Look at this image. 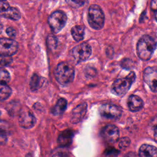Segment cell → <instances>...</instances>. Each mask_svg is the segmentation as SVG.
Instances as JSON below:
<instances>
[{
  "label": "cell",
  "instance_id": "obj_1",
  "mask_svg": "<svg viewBox=\"0 0 157 157\" xmlns=\"http://www.w3.org/2000/svg\"><path fill=\"white\" fill-rule=\"evenodd\" d=\"M156 47L155 40L149 35H144L137 44V54L144 61L149 60Z\"/></svg>",
  "mask_w": 157,
  "mask_h": 157
},
{
  "label": "cell",
  "instance_id": "obj_2",
  "mask_svg": "<svg viewBox=\"0 0 157 157\" xmlns=\"http://www.w3.org/2000/svg\"><path fill=\"white\" fill-rule=\"evenodd\" d=\"M54 75L57 82L62 85L71 83L74 78L75 71L74 67L67 62L59 63L54 71Z\"/></svg>",
  "mask_w": 157,
  "mask_h": 157
},
{
  "label": "cell",
  "instance_id": "obj_3",
  "mask_svg": "<svg viewBox=\"0 0 157 157\" xmlns=\"http://www.w3.org/2000/svg\"><path fill=\"white\" fill-rule=\"evenodd\" d=\"M104 13L100 6L91 5L88 12V22L90 26L96 30H99L104 26Z\"/></svg>",
  "mask_w": 157,
  "mask_h": 157
},
{
  "label": "cell",
  "instance_id": "obj_4",
  "mask_svg": "<svg viewBox=\"0 0 157 157\" xmlns=\"http://www.w3.org/2000/svg\"><path fill=\"white\" fill-rule=\"evenodd\" d=\"M136 79L135 73L131 71L126 77L117 78L112 85V91L118 96L124 95Z\"/></svg>",
  "mask_w": 157,
  "mask_h": 157
},
{
  "label": "cell",
  "instance_id": "obj_5",
  "mask_svg": "<svg viewBox=\"0 0 157 157\" xmlns=\"http://www.w3.org/2000/svg\"><path fill=\"white\" fill-rule=\"evenodd\" d=\"M67 19V15L63 11L56 10L48 17V23L52 31L54 33H58L64 27Z\"/></svg>",
  "mask_w": 157,
  "mask_h": 157
},
{
  "label": "cell",
  "instance_id": "obj_6",
  "mask_svg": "<svg viewBox=\"0 0 157 157\" xmlns=\"http://www.w3.org/2000/svg\"><path fill=\"white\" fill-rule=\"evenodd\" d=\"M91 53L92 49L90 45L86 42H83L74 47L71 51V55L74 62L80 63L88 59Z\"/></svg>",
  "mask_w": 157,
  "mask_h": 157
},
{
  "label": "cell",
  "instance_id": "obj_7",
  "mask_svg": "<svg viewBox=\"0 0 157 157\" xmlns=\"http://www.w3.org/2000/svg\"><path fill=\"white\" fill-rule=\"evenodd\" d=\"M101 116L104 118L117 120H118L122 114L121 108L115 104H104L99 109Z\"/></svg>",
  "mask_w": 157,
  "mask_h": 157
},
{
  "label": "cell",
  "instance_id": "obj_8",
  "mask_svg": "<svg viewBox=\"0 0 157 157\" xmlns=\"http://www.w3.org/2000/svg\"><path fill=\"white\" fill-rule=\"evenodd\" d=\"M101 134L104 140L108 144H115L120 136L118 128L113 124H109L103 128Z\"/></svg>",
  "mask_w": 157,
  "mask_h": 157
},
{
  "label": "cell",
  "instance_id": "obj_9",
  "mask_svg": "<svg viewBox=\"0 0 157 157\" xmlns=\"http://www.w3.org/2000/svg\"><path fill=\"white\" fill-rule=\"evenodd\" d=\"M18 48V44L15 40L8 38L0 39V54L12 56L17 53Z\"/></svg>",
  "mask_w": 157,
  "mask_h": 157
},
{
  "label": "cell",
  "instance_id": "obj_10",
  "mask_svg": "<svg viewBox=\"0 0 157 157\" xmlns=\"http://www.w3.org/2000/svg\"><path fill=\"white\" fill-rule=\"evenodd\" d=\"M0 16L12 20H18L21 14L18 9L11 7L7 2L0 1Z\"/></svg>",
  "mask_w": 157,
  "mask_h": 157
},
{
  "label": "cell",
  "instance_id": "obj_11",
  "mask_svg": "<svg viewBox=\"0 0 157 157\" xmlns=\"http://www.w3.org/2000/svg\"><path fill=\"white\" fill-rule=\"evenodd\" d=\"M18 122L21 128L25 129H29L34 126L36 122V119L30 110L25 109L23 110L20 113Z\"/></svg>",
  "mask_w": 157,
  "mask_h": 157
},
{
  "label": "cell",
  "instance_id": "obj_12",
  "mask_svg": "<svg viewBox=\"0 0 157 157\" xmlns=\"http://www.w3.org/2000/svg\"><path fill=\"white\" fill-rule=\"evenodd\" d=\"M143 77L145 82L148 85L150 90L154 92H156L157 84V71L154 67H147L143 74Z\"/></svg>",
  "mask_w": 157,
  "mask_h": 157
},
{
  "label": "cell",
  "instance_id": "obj_13",
  "mask_svg": "<svg viewBox=\"0 0 157 157\" xmlns=\"http://www.w3.org/2000/svg\"><path fill=\"white\" fill-rule=\"evenodd\" d=\"M87 111L86 103H82L75 107L72 112L71 122L73 124L79 123L85 117Z\"/></svg>",
  "mask_w": 157,
  "mask_h": 157
},
{
  "label": "cell",
  "instance_id": "obj_14",
  "mask_svg": "<svg viewBox=\"0 0 157 157\" xmlns=\"http://www.w3.org/2000/svg\"><path fill=\"white\" fill-rule=\"evenodd\" d=\"M128 106L130 111L137 112L143 108L144 102L139 96L132 94L128 99Z\"/></svg>",
  "mask_w": 157,
  "mask_h": 157
},
{
  "label": "cell",
  "instance_id": "obj_15",
  "mask_svg": "<svg viewBox=\"0 0 157 157\" xmlns=\"http://www.w3.org/2000/svg\"><path fill=\"white\" fill-rule=\"evenodd\" d=\"M73 136V132L70 129H66L61 132L59 136L58 143L61 147H68L72 143Z\"/></svg>",
  "mask_w": 157,
  "mask_h": 157
},
{
  "label": "cell",
  "instance_id": "obj_16",
  "mask_svg": "<svg viewBox=\"0 0 157 157\" xmlns=\"http://www.w3.org/2000/svg\"><path fill=\"white\" fill-rule=\"evenodd\" d=\"M157 149L155 146L148 144L141 145L139 150V155L142 157L145 156H156Z\"/></svg>",
  "mask_w": 157,
  "mask_h": 157
},
{
  "label": "cell",
  "instance_id": "obj_17",
  "mask_svg": "<svg viewBox=\"0 0 157 157\" xmlns=\"http://www.w3.org/2000/svg\"><path fill=\"white\" fill-rule=\"evenodd\" d=\"M67 105V102L66 99H65L64 98L59 99L57 101L56 104L53 108L52 113L55 116H58L61 115L63 113H64V112L66 109Z\"/></svg>",
  "mask_w": 157,
  "mask_h": 157
},
{
  "label": "cell",
  "instance_id": "obj_18",
  "mask_svg": "<svg viewBox=\"0 0 157 157\" xmlns=\"http://www.w3.org/2000/svg\"><path fill=\"white\" fill-rule=\"evenodd\" d=\"M71 34L75 41H80L83 39L85 36V28L82 25H76L72 28Z\"/></svg>",
  "mask_w": 157,
  "mask_h": 157
},
{
  "label": "cell",
  "instance_id": "obj_19",
  "mask_svg": "<svg viewBox=\"0 0 157 157\" xmlns=\"http://www.w3.org/2000/svg\"><path fill=\"white\" fill-rule=\"evenodd\" d=\"M44 78H41L36 74H33L29 82V86L31 90L32 91H36L38 90L44 85Z\"/></svg>",
  "mask_w": 157,
  "mask_h": 157
},
{
  "label": "cell",
  "instance_id": "obj_20",
  "mask_svg": "<svg viewBox=\"0 0 157 157\" xmlns=\"http://www.w3.org/2000/svg\"><path fill=\"white\" fill-rule=\"evenodd\" d=\"M11 94L12 90L6 83H0V101L6 100Z\"/></svg>",
  "mask_w": 157,
  "mask_h": 157
},
{
  "label": "cell",
  "instance_id": "obj_21",
  "mask_svg": "<svg viewBox=\"0 0 157 157\" xmlns=\"http://www.w3.org/2000/svg\"><path fill=\"white\" fill-rule=\"evenodd\" d=\"M10 80L9 72L2 68H0V83H7Z\"/></svg>",
  "mask_w": 157,
  "mask_h": 157
},
{
  "label": "cell",
  "instance_id": "obj_22",
  "mask_svg": "<svg viewBox=\"0 0 157 157\" xmlns=\"http://www.w3.org/2000/svg\"><path fill=\"white\" fill-rule=\"evenodd\" d=\"M66 2L73 8H79L82 7L84 3L85 0H65Z\"/></svg>",
  "mask_w": 157,
  "mask_h": 157
},
{
  "label": "cell",
  "instance_id": "obj_23",
  "mask_svg": "<svg viewBox=\"0 0 157 157\" xmlns=\"http://www.w3.org/2000/svg\"><path fill=\"white\" fill-rule=\"evenodd\" d=\"M130 143H131V140L128 137H124L120 140L118 145L120 149L125 150L129 146Z\"/></svg>",
  "mask_w": 157,
  "mask_h": 157
},
{
  "label": "cell",
  "instance_id": "obj_24",
  "mask_svg": "<svg viewBox=\"0 0 157 157\" xmlns=\"http://www.w3.org/2000/svg\"><path fill=\"white\" fill-rule=\"evenodd\" d=\"M13 59L11 56H6L0 54V65L7 66L12 62Z\"/></svg>",
  "mask_w": 157,
  "mask_h": 157
},
{
  "label": "cell",
  "instance_id": "obj_25",
  "mask_svg": "<svg viewBox=\"0 0 157 157\" xmlns=\"http://www.w3.org/2000/svg\"><path fill=\"white\" fill-rule=\"evenodd\" d=\"M47 44L50 48H55L57 45V39L53 35H49L47 37Z\"/></svg>",
  "mask_w": 157,
  "mask_h": 157
},
{
  "label": "cell",
  "instance_id": "obj_26",
  "mask_svg": "<svg viewBox=\"0 0 157 157\" xmlns=\"http://www.w3.org/2000/svg\"><path fill=\"white\" fill-rule=\"evenodd\" d=\"M6 33L10 37H15L16 36V31L12 27H9L6 29Z\"/></svg>",
  "mask_w": 157,
  "mask_h": 157
},
{
  "label": "cell",
  "instance_id": "obj_27",
  "mask_svg": "<svg viewBox=\"0 0 157 157\" xmlns=\"http://www.w3.org/2000/svg\"><path fill=\"white\" fill-rule=\"evenodd\" d=\"M7 129V122L0 120V131L4 132Z\"/></svg>",
  "mask_w": 157,
  "mask_h": 157
},
{
  "label": "cell",
  "instance_id": "obj_28",
  "mask_svg": "<svg viewBox=\"0 0 157 157\" xmlns=\"http://www.w3.org/2000/svg\"><path fill=\"white\" fill-rule=\"evenodd\" d=\"M6 135L4 134V132L0 131V144H2L3 142L6 141Z\"/></svg>",
  "mask_w": 157,
  "mask_h": 157
},
{
  "label": "cell",
  "instance_id": "obj_29",
  "mask_svg": "<svg viewBox=\"0 0 157 157\" xmlns=\"http://www.w3.org/2000/svg\"><path fill=\"white\" fill-rule=\"evenodd\" d=\"M151 8L155 11H156V0H152L151 1Z\"/></svg>",
  "mask_w": 157,
  "mask_h": 157
},
{
  "label": "cell",
  "instance_id": "obj_30",
  "mask_svg": "<svg viewBox=\"0 0 157 157\" xmlns=\"http://www.w3.org/2000/svg\"><path fill=\"white\" fill-rule=\"evenodd\" d=\"M1 31H2V27H1V26L0 25V34H1Z\"/></svg>",
  "mask_w": 157,
  "mask_h": 157
},
{
  "label": "cell",
  "instance_id": "obj_31",
  "mask_svg": "<svg viewBox=\"0 0 157 157\" xmlns=\"http://www.w3.org/2000/svg\"><path fill=\"white\" fill-rule=\"evenodd\" d=\"M6 1V0H0V1Z\"/></svg>",
  "mask_w": 157,
  "mask_h": 157
},
{
  "label": "cell",
  "instance_id": "obj_32",
  "mask_svg": "<svg viewBox=\"0 0 157 157\" xmlns=\"http://www.w3.org/2000/svg\"><path fill=\"white\" fill-rule=\"evenodd\" d=\"M0 115H1V113H0Z\"/></svg>",
  "mask_w": 157,
  "mask_h": 157
}]
</instances>
